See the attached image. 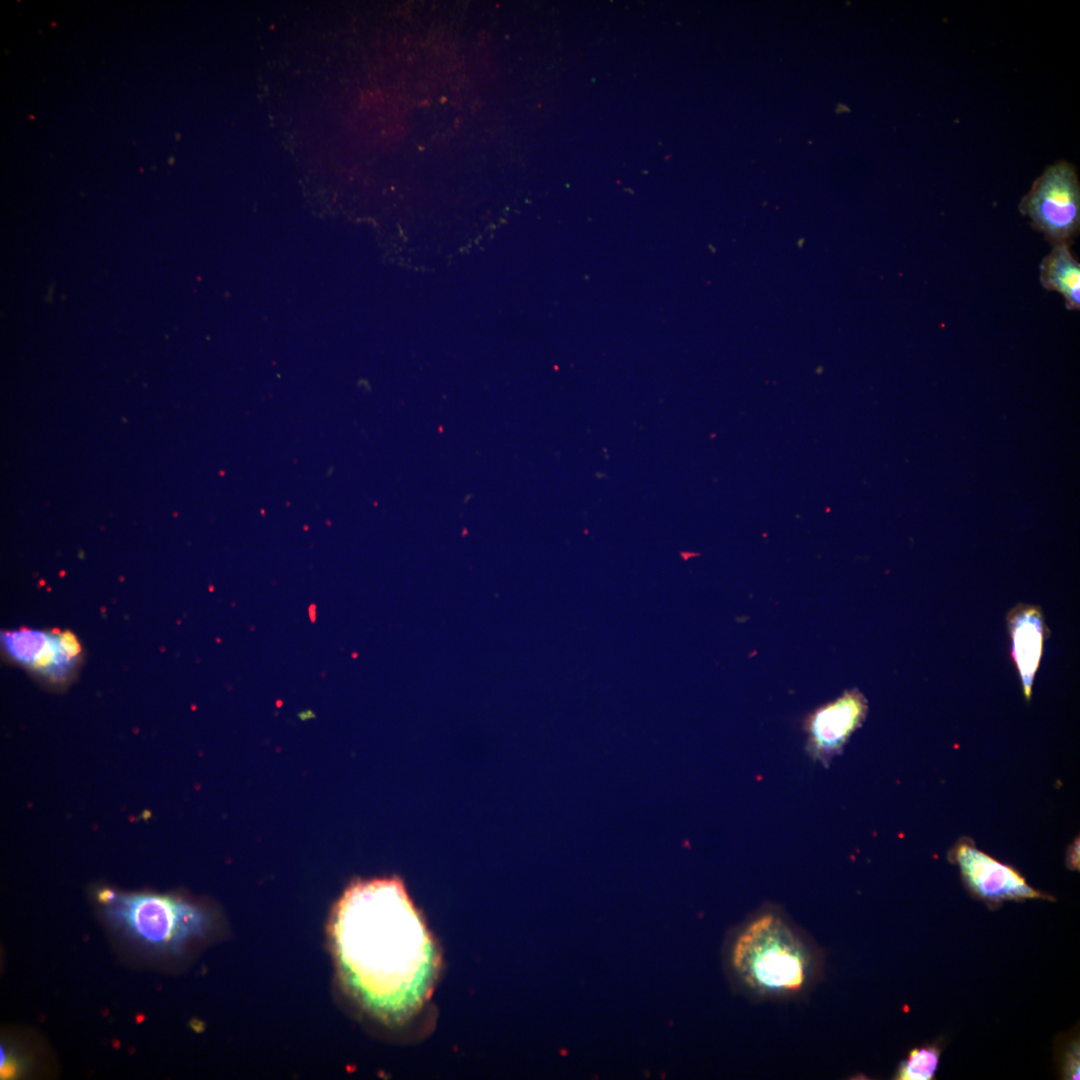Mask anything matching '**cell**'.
<instances>
[{"instance_id": "6da1fadb", "label": "cell", "mask_w": 1080, "mask_h": 1080, "mask_svg": "<svg viewBox=\"0 0 1080 1080\" xmlns=\"http://www.w3.org/2000/svg\"><path fill=\"white\" fill-rule=\"evenodd\" d=\"M330 934L341 980L384 1021L413 1013L438 967L432 940L397 878L351 885L336 904Z\"/></svg>"}, {"instance_id": "7a4b0ae2", "label": "cell", "mask_w": 1080, "mask_h": 1080, "mask_svg": "<svg viewBox=\"0 0 1080 1080\" xmlns=\"http://www.w3.org/2000/svg\"><path fill=\"white\" fill-rule=\"evenodd\" d=\"M733 965L745 982L758 990L795 991L805 980L806 954L781 918L766 914L738 937Z\"/></svg>"}, {"instance_id": "3957f363", "label": "cell", "mask_w": 1080, "mask_h": 1080, "mask_svg": "<svg viewBox=\"0 0 1080 1080\" xmlns=\"http://www.w3.org/2000/svg\"><path fill=\"white\" fill-rule=\"evenodd\" d=\"M107 905L133 936L158 948L177 947L206 926V916L198 908L168 896L115 895Z\"/></svg>"}, {"instance_id": "277c9868", "label": "cell", "mask_w": 1080, "mask_h": 1080, "mask_svg": "<svg viewBox=\"0 0 1080 1080\" xmlns=\"http://www.w3.org/2000/svg\"><path fill=\"white\" fill-rule=\"evenodd\" d=\"M1021 213L1053 245H1069L1080 225V185L1067 161L1048 166L1020 202Z\"/></svg>"}, {"instance_id": "5b68a950", "label": "cell", "mask_w": 1080, "mask_h": 1080, "mask_svg": "<svg viewBox=\"0 0 1080 1080\" xmlns=\"http://www.w3.org/2000/svg\"><path fill=\"white\" fill-rule=\"evenodd\" d=\"M867 700L857 689L820 706L805 721L809 756L827 766L865 720Z\"/></svg>"}, {"instance_id": "8992f818", "label": "cell", "mask_w": 1080, "mask_h": 1080, "mask_svg": "<svg viewBox=\"0 0 1080 1080\" xmlns=\"http://www.w3.org/2000/svg\"><path fill=\"white\" fill-rule=\"evenodd\" d=\"M953 858L967 886L982 899L999 902L1045 898L1015 869L978 850L970 841H960L953 849Z\"/></svg>"}, {"instance_id": "52a82bcc", "label": "cell", "mask_w": 1080, "mask_h": 1080, "mask_svg": "<svg viewBox=\"0 0 1080 1080\" xmlns=\"http://www.w3.org/2000/svg\"><path fill=\"white\" fill-rule=\"evenodd\" d=\"M3 643L13 658L53 678L65 676L80 652L76 638L69 632L19 630L6 633Z\"/></svg>"}, {"instance_id": "ba28073f", "label": "cell", "mask_w": 1080, "mask_h": 1080, "mask_svg": "<svg viewBox=\"0 0 1080 1080\" xmlns=\"http://www.w3.org/2000/svg\"><path fill=\"white\" fill-rule=\"evenodd\" d=\"M1011 638V656L1022 682L1027 700L1040 665L1043 644L1048 632L1039 607L1019 604L1007 614Z\"/></svg>"}, {"instance_id": "9c48e42d", "label": "cell", "mask_w": 1080, "mask_h": 1080, "mask_svg": "<svg viewBox=\"0 0 1080 1080\" xmlns=\"http://www.w3.org/2000/svg\"><path fill=\"white\" fill-rule=\"evenodd\" d=\"M1069 245H1055L1040 265V281L1049 291L1060 293L1068 310L1080 308V264Z\"/></svg>"}, {"instance_id": "30bf717a", "label": "cell", "mask_w": 1080, "mask_h": 1080, "mask_svg": "<svg viewBox=\"0 0 1080 1080\" xmlns=\"http://www.w3.org/2000/svg\"><path fill=\"white\" fill-rule=\"evenodd\" d=\"M939 1050L935 1047L914 1049L901 1065L897 1078L900 1080H930L934 1077Z\"/></svg>"}]
</instances>
